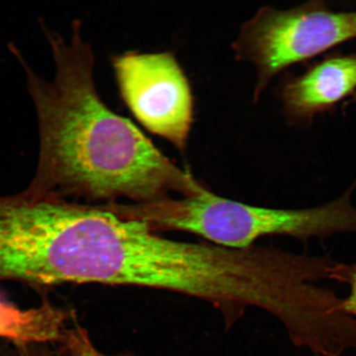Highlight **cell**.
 <instances>
[{"label":"cell","mask_w":356,"mask_h":356,"mask_svg":"<svg viewBox=\"0 0 356 356\" xmlns=\"http://www.w3.org/2000/svg\"><path fill=\"white\" fill-rule=\"evenodd\" d=\"M59 341L69 356H132L129 354L108 355L100 353L89 339L86 329L80 327L77 323L69 330L64 329Z\"/></svg>","instance_id":"obj_7"},{"label":"cell","mask_w":356,"mask_h":356,"mask_svg":"<svg viewBox=\"0 0 356 356\" xmlns=\"http://www.w3.org/2000/svg\"><path fill=\"white\" fill-rule=\"evenodd\" d=\"M56 66L54 79L35 72L8 46L26 76L37 113L39 156L28 189L90 200L124 197L147 203L171 193L194 197L207 188L177 166L134 123L111 111L97 92L95 55L74 20L69 38L41 20Z\"/></svg>","instance_id":"obj_1"},{"label":"cell","mask_w":356,"mask_h":356,"mask_svg":"<svg viewBox=\"0 0 356 356\" xmlns=\"http://www.w3.org/2000/svg\"><path fill=\"white\" fill-rule=\"evenodd\" d=\"M328 280L348 287V296L343 298L342 308L346 314L356 318V261L350 264L337 262L329 271Z\"/></svg>","instance_id":"obj_8"},{"label":"cell","mask_w":356,"mask_h":356,"mask_svg":"<svg viewBox=\"0 0 356 356\" xmlns=\"http://www.w3.org/2000/svg\"><path fill=\"white\" fill-rule=\"evenodd\" d=\"M356 92V54H332L305 72L289 75L279 88L284 115L293 124H309Z\"/></svg>","instance_id":"obj_5"},{"label":"cell","mask_w":356,"mask_h":356,"mask_svg":"<svg viewBox=\"0 0 356 356\" xmlns=\"http://www.w3.org/2000/svg\"><path fill=\"white\" fill-rule=\"evenodd\" d=\"M353 191L318 207L279 209L252 206L220 197L207 189L195 197L168 198L154 204L158 229L184 231L218 246L244 249L266 236L308 242L340 234H356Z\"/></svg>","instance_id":"obj_2"},{"label":"cell","mask_w":356,"mask_h":356,"mask_svg":"<svg viewBox=\"0 0 356 356\" xmlns=\"http://www.w3.org/2000/svg\"><path fill=\"white\" fill-rule=\"evenodd\" d=\"M356 38V10L333 11L323 1L288 10L262 7L244 24L233 51L257 70L253 101L284 70Z\"/></svg>","instance_id":"obj_3"},{"label":"cell","mask_w":356,"mask_h":356,"mask_svg":"<svg viewBox=\"0 0 356 356\" xmlns=\"http://www.w3.org/2000/svg\"><path fill=\"white\" fill-rule=\"evenodd\" d=\"M66 319L65 312L47 300L37 308L21 309L0 299V337L19 346L59 340Z\"/></svg>","instance_id":"obj_6"},{"label":"cell","mask_w":356,"mask_h":356,"mask_svg":"<svg viewBox=\"0 0 356 356\" xmlns=\"http://www.w3.org/2000/svg\"><path fill=\"white\" fill-rule=\"evenodd\" d=\"M124 104L142 126L184 153L193 122L188 77L169 51H127L111 57Z\"/></svg>","instance_id":"obj_4"},{"label":"cell","mask_w":356,"mask_h":356,"mask_svg":"<svg viewBox=\"0 0 356 356\" xmlns=\"http://www.w3.org/2000/svg\"><path fill=\"white\" fill-rule=\"evenodd\" d=\"M315 356H318V355H315Z\"/></svg>","instance_id":"obj_10"},{"label":"cell","mask_w":356,"mask_h":356,"mask_svg":"<svg viewBox=\"0 0 356 356\" xmlns=\"http://www.w3.org/2000/svg\"><path fill=\"white\" fill-rule=\"evenodd\" d=\"M24 355H25L24 356H51L48 354H40V355L34 354V355H33L32 353H30L29 351H26V353Z\"/></svg>","instance_id":"obj_9"}]
</instances>
